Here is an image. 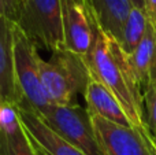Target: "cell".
Returning <instances> with one entry per match:
<instances>
[{
  "label": "cell",
  "mask_w": 156,
  "mask_h": 155,
  "mask_svg": "<svg viewBox=\"0 0 156 155\" xmlns=\"http://www.w3.org/2000/svg\"><path fill=\"white\" fill-rule=\"evenodd\" d=\"M63 48L85 59L93 44V21L83 0H62Z\"/></svg>",
  "instance_id": "8"
},
{
  "label": "cell",
  "mask_w": 156,
  "mask_h": 155,
  "mask_svg": "<svg viewBox=\"0 0 156 155\" xmlns=\"http://www.w3.org/2000/svg\"><path fill=\"white\" fill-rule=\"evenodd\" d=\"M14 21L0 15V104H16L19 100L14 77Z\"/></svg>",
  "instance_id": "9"
},
{
  "label": "cell",
  "mask_w": 156,
  "mask_h": 155,
  "mask_svg": "<svg viewBox=\"0 0 156 155\" xmlns=\"http://www.w3.org/2000/svg\"><path fill=\"white\" fill-rule=\"evenodd\" d=\"M83 96H85L86 110H88L89 115H99V117L116 124V125L133 128L129 118L122 110L121 104L115 99V96L92 74Z\"/></svg>",
  "instance_id": "10"
},
{
  "label": "cell",
  "mask_w": 156,
  "mask_h": 155,
  "mask_svg": "<svg viewBox=\"0 0 156 155\" xmlns=\"http://www.w3.org/2000/svg\"><path fill=\"white\" fill-rule=\"evenodd\" d=\"M0 155H34L22 125L0 131Z\"/></svg>",
  "instance_id": "14"
},
{
  "label": "cell",
  "mask_w": 156,
  "mask_h": 155,
  "mask_svg": "<svg viewBox=\"0 0 156 155\" xmlns=\"http://www.w3.org/2000/svg\"><path fill=\"white\" fill-rule=\"evenodd\" d=\"M144 110L147 128L156 142V81L144 91Z\"/></svg>",
  "instance_id": "15"
},
{
  "label": "cell",
  "mask_w": 156,
  "mask_h": 155,
  "mask_svg": "<svg viewBox=\"0 0 156 155\" xmlns=\"http://www.w3.org/2000/svg\"><path fill=\"white\" fill-rule=\"evenodd\" d=\"M148 26H149V21L145 11L138 7H133L123 25L122 37H121V41H119L122 49L127 55H130L137 48L140 41L145 36Z\"/></svg>",
  "instance_id": "13"
},
{
  "label": "cell",
  "mask_w": 156,
  "mask_h": 155,
  "mask_svg": "<svg viewBox=\"0 0 156 155\" xmlns=\"http://www.w3.org/2000/svg\"><path fill=\"white\" fill-rule=\"evenodd\" d=\"M0 15H4V5H3L2 0H0Z\"/></svg>",
  "instance_id": "19"
},
{
  "label": "cell",
  "mask_w": 156,
  "mask_h": 155,
  "mask_svg": "<svg viewBox=\"0 0 156 155\" xmlns=\"http://www.w3.org/2000/svg\"><path fill=\"white\" fill-rule=\"evenodd\" d=\"M92 21L93 44L85 58L89 71L115 96L133 129L147 139L154 140L145 124L143 88L130 65L129 55L122 49L116 38L97 25L93 16Z\"/></svg>",
  "instance_id": "1"
},
{
  "label": "cell",
  "mask_w": 156,
  "mask_h": 155,
  "mask_svg": "<svg viewBox=\"0 0 156 155\" xmlns=\"http://www.w3.org/2000/svg\"><path fill=\"white\" fill-rule=\"evenodd\" d=\"M132 2V4L134 5V7H138L141 8V10H144V0H130Z\"/></svg>",
  "instance_id": "18"
},
{
  "label": "cell",
  "mask_w": 156,
  "mask_h": 155,
  "mask_svg": "<svg viewBox=\"0 0 156 155\" xmlns=\"http://www.w3.org/2000/svg\"><path fill=\"white\" fill-rule=\"evenodd\" d=\"M18 2H19V7H21V4H22V3H25L26 0H18Z\"/></svg>",
  "instance_id": "20"
},
{
  "label": "cell",
  "mask_w": 156,
  "mask_h": 155,
  "mask_svg": "<svg viewBox=\"0 0 156 155\" xmlns=\"http://www.w3.org/2000/svg\"><path fill=\"white\" fill-rule=\"evenodd\" d=\"M40 78L52 104H76L78 93H85L90 71L82 56L62 48L52 52L49 60L38 59Z\"/></svg>",
  "instance_id": "2"
},
{
  "label": "cell",
  "mask_w": 156,
  "mask_h": 155,
  "mask_svg": "<svg viewBox=\"0 0 156 155\" xmlns=\"http://www.w3.org/2000/svg\"><path fill=\"white\" fill-rule=\"evenodd\" d=\"M2 2L4 5V15L8 19L15 22L19 11V2L18 0H2Z\"/></svg>",
  "instance_id": "16"
},
{
  "label": "cell",
  "mask_w": 156,
  "mask_h": 155,
  "mask_svg": "<svg viewBox=\"0 0 156 155\" xmlns=\"http://www.w3.org/2000/svg\"><path fill=\"white\" fill-rule=\"evenodd\" d=\"M90 121L103 155H156V143L136 129L116 125L99 115H90Z\"/></svg>",
  "instance_id": "6"
},
{
  "label": "cell",
  "mask_w": 156,
  "mask_h": 155,
  "mask_svg": "<svg viewBox=\"0 0 156 155\" xmlns=\"http://www.w3.org/2000/svg\"><path fill=\"white\" fill-rule=\"evenodd\" d=\"M15 23L38 47L49 51L63 48L62 0H26Z\"/></svg>",
  "instance_id": "4"
},
{
  "label": "cell",
  "mask_w": 156,
  "mask_h": 155,
  "mask_svg": "<svg viewBox=\"0 0 156 155\" xmlns=\"http://www.w3.org/2000/svg\"><path fill=\"white\" fill-rule=\"evenodd\" d=\"M144 11L156 32V0H144Z\"/></svg>",
  "instance_id": "17"
},
{
  "label": "cell",
  "mask_w": 156,
  "mask_h": 155,
  "mask_svg": "<svg viewBox=\"0 0 156 155\" xmlns=\"http://www.w3.org/2000/svg\"><path fill=\"white\" fill-rule=\"evenodd\" d=\"M129 60L144 92L156 81V32L151 23L137 48L129 55Z\"/></svg>",
  "instance_id": "12"
},
{
  "label": "cell",
  "mask_w": 156,
  "mask_h": 155,
  "mask_svg": "<svg viewBox=\"0 0 156 155\" xmlns=\"http://www.w3.org/2000/svg\"><path fill=\"white\" fill-rule=\"evenodd\" d=\"M14 107L34 155H85L49 128L29 104L18 102Z\"/></svg>",
  "instance_id": "7"
},
{
  "label": "cell",
  "mask_w": 156,
  "mask_h": 155,
  "mask_svg": "<svg viewBox=\"0 0 156 155\" xmlns=\"http://www.w3.org/2000/svg\"><path fill=\"white\" fill-rule=\"evenodd\" d=\"M14 77L18 91V102H25L34 111L41 113L51 104L41 84L37 45L14 22Z\"/></svg>",
  "instance_id": "3"
},
{
  "label": "cell",
  "mask_w": 156,
  "mask_h": 155,
  "mask_svg": "<svg viewBox=\"0 0 156 155\" xmlns=\"http://www.w3.org/2000/svg\"><path fill=\"white\" fill-rule=\"evenodd\" d=\"M90 15L103 30L121 41L123 25L134 5L130 0H83Z\"/></svg>",
  "instance_id": "11"
},
{
  "label": "cell",
  "mask_w": 156,
  "mask_h": 155,
  "mask_svg": "<svg viewBox=\"0 0 156 155\" xmlns=\"http://www.w3.org/2000/svg\"><path fill=\"white\" fill-rule=\"evenodd\" d=\"M38 114L49 128L81 153L85 155H103L92 126L90 115L80 104L59 106L51 103Z\"/></svg>",
  "instance_id": "5"
}]
</instances>
